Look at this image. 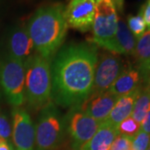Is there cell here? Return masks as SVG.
<instances>
[{
    "instance_id": "6da1fadb",
    "label": "cell",
    "mask_w": 150,
    "mask_h": 150,
    "mask_svg": "<svg viewBox=\"0 0 150 150\" xmlns=\"http://www.w3.org/2000/svg\"><path fill=\"white\" fill-rule=\"evenodd\" d=\"M94 43H71L59 49L50 64L53 103L80 105L91 94L98 61Z\"/></svg>"
},
{
    "instance_id": "7a4b0ae2",
    "label": "cell",
    "mask_w": 150,
    "mask_h": 150,
    "mask_svg": "<svg viewBox=\"0 0 150 150\" xmlns=\"http://www.w3.org/2000/svg\"><path fill=\"white\" fill-rule=\"evenodd\" d=\"M64 5L56 3L39 8L26 28L38 54L50 61L59 50L68 31Z\"/></svg>"
},
{
    "instance_id": "3957f363",
    "label": "cell",
    "mask_w": 150,
    "mask_h": 150,
    "mask_svg": "<svg viewBox=\"0 0 150 150\" xmlns=\"http://www.w3.org/2000/svg\"><path fill=\"white\" fill-rule=\"evenodd\" d=\"M25 99L34 109H42L51 100L50 61L40 54H31L24 62Z\"/></svg>"
},
{
    "instance_id": "277c9868",
    "label": "cell",
    "mask_w": 150,
    "mask_h": 150,
    "mask_svg": "<svg viewBox=\"0 0 150 150\" xmlns=\"http://www.w3.org/2000/svg\"><path fill=\"white\" fill-rule=\"evenodd\" d=\"M64 119L54 103L50 102L41 109L35 129L36 150H54L64 136Z\"/></svg>"
},
{
    "instance_id": "5b68a950",
    "label": "cell",
    "mask_w": 150,
    "mask_h": 150,
    "mask_svg": "<svg viewBox=\"0 0 150 150\" xmlns=\"http://www.w3.org/2000/svg\"><path fill=\"white\" fill-rule=\"evenodd\" d=\"M0 83L8 103L22 105L25 101L24 64L8 56L0 64Z\"/></svg>"
},
{
    "instance_id": "8992f818",
    "label": "cell",
    "mask_w": 150,
    "mask_h": 150,
    "mask_svg": "<svg viewBox=\"0 0 150 150\" xmlns=\"http://www.w3.org/2000/svg\"><path fill=\"white\" fill-rule=\"evenodd\" d=\"M118 20L117 9L112 0L97 1L92 43L103 48L117 32Z\"/></svg>"
},
{
    "instance_id": "52a82bcc",
    "label": "cell",
    "mask_w": 150,
    "mask_h": 150,
    "mask_svg": "<svg viewBox=\"0 0 150 150\" xmlns=\"http://www.w3.org/2000/svg\"><path fill=\"white\" fill-rule=\"evenodd\" d=\"M124 69L123 59L118 54L110 52L98 54L93 86L89 96L98 95L108 91Z\"/></svg>"
},
{
    "instance_id": "ba28073f",
    "label": "cell",
    "mask_w": 150,
    "mask_h": 150,
    "mask_svg": "<svg viewBox=\"0 0 150 150\" xmlns=\"http://www.w3.org/2000/svg\"><path fill=\"white\" fill-rule=\"evenodd\" d=\"M95 8V0H69L64 8L68 27L80 32L90 31L94 20Z\"/></svg>"
},
{
    "instance_id": "9c48e42d",
    "label": "cell",
    "mask_w": 150,
    "mask_h": 150,
    "mask_svg": "<svg viewBox=\"0 0 150 150\" xmlns=\"http://www.w3.org/2000/svg\"><path fill=\"white\" fill-rule=\"evenodd\" d=\"M12 139L15 150H34L35 129L31 117L24 109L13 111Z\"/></svg>"
},
{
    "instance_id": "30bf717a",
    "label": "cell",
    "mask_w": 150,
    "mask_h": 150,
    "mask_svg": "<svg viewBox=\"0 0 150 150\" xmlns=\"http://www.w3.org/2000/svg\"><path fill=\"white\" fill-rule=\"evenodd\" d=\"M101 123L82 112L73 113L69 121V134L74 150H80L95 134Z\"/></svg>"
},
{
    "instance_id": "8fae6325",
    "label": "cell",
    "mask_w": 150,
    "mask_h": 150,
    "mask_svg": "<svg viewBox=\"0 0 150 150\" xmlns=\"http://www.w3.org/2000/svg\"><path fill=\"white\" fill-rule=\"evenodd\" d=\"M118 98L119 97L108 91L89 96L80 104L81 112L102 123L108 118Z\"/></svg>"
},
{
    "instance_id": "7c38bea8",
    "label": "cell",
    "mask_w": 150,
    "mask_h": 150,
    "mask_svg": "<svg viewBox=\"0 0 150 150\" xmlns=\"http://www.w3.org/2000/svg\"><path fill=\"white\" fill-rule=\"evenodd\" d=\"M34 48L32 39L24 27H16L8 37V56L24 64Z\"/></svg>"
},
{
    "instance_id": "4fadbf2b",
    "label": "cell",
    "mask_w": 150,
    "mask_h": 150,
    "mask_svg": "<svg viewBox=\"0 0 150 150\" xmlns=\"http://www.w3.org/2000/svg\"><path fill=\"white\" fill-rule=\"evenodd\" d=\"M136 39L130 32L125 21L119 18L118 20L117 32L114 37L103 47L108 52L115 54L134 55Z\"/></svg>"
},
{
    "instance_id": "5bb4252c",
    "label": "cell",
    "mask_w": 150,
    "mask_h": 150,
    "mask_svg": "<svg viewBox=\"0 0 150 150\" xmlns=\"http://www.w3.org/2000/svg\"><path fill=\"white\" fill-rule=\"evenodd\" d=\"M134 56L141 81L148 85L150 82V29L145 31L136 42Z\"/></svg>"
},
{
    "instance_id": "9a60e30c",
    "label": "cell",
    "mask_w": 150,
    "mask_h": 150,
    "mask_svg": "<svg viewBox=\"0 0 150 150\" xmlns=\"http://www.w3.org/2000/svg\"><path fill=\"white\" fill-rule=\"evenodd\" d=\"M141 83V77L137 69L125 68L114 81L108 92L118 97L128 95L139 88Z\"/></svg>"
},
{
    "instance_id": "2e32d148",
    "label": "cell",
    "mask_w": 150,
    "mask_h": 150,
    "mask_svg": "<svg viewBox=\"0 0 150 150\" xmlns=\"http://www.w3.org/2000/svg\"><path fill=\"white\" fill-rule=\"evenodd\" d=\"M118 134V128L103 122L93 138L80 150H109Z\"/></svg>"
},
{
    "instance_id": "e0dca14e",
    "label": "cell",
    "mask_w": 150,
    "mask_h": 150,
    "mask_svg": "<svg viewBox=\"0 0 150 150\" xmlns=\"http://www.w3.org/2000/svg\"><path fill=\"white\" fill-rule=\"evenodd\" d=\"M139 91L140 87L128 95L119 97L110 114L104 122L118 128L119 123L131 116L134 109V103L139 93Z\"/></svg>"
},
{
    "instance_id": "ac0fdd59",
    "label": "cell",
    "mask_w": 150,
    "mask_h": 150,
    "mask_svg": "<svg viewBox=\"0 0 150 150\" xmlns=\"http://www.w3.org/2000/svg\"><path fill=\"white\" fill-rule=\"evenodd\" d=\"M150 108V85L140 87V91L134 105L131 117L141 123Z\"/></svg>"
},
{
    "instance_id": "d6986e66",
    "label": "cell",
    "mask_w": 150,
    "mask_h": 150,
    "mask_svg": "<svg viewBox=\"0 0 150 150\" xmlns=\"http://www.w3.org/2000/svg\"><path fill=\"white\" fill-rule=\"evenodd\" d=\"M118 130L119 134L121 135L129 138H134L140 130V123L135 121L130 116L118 124Z\"/></svg>"
},
{
    "instance_id": "ffe728a7",
    "label": "cell",
    "mask_w": 150,
    "mask_h": 150,
    "mask_svg": "<svg viewBox=\"0 0 150 150\" xmlns=\"http://www.w3.org/2000/svg\"><path fill=\"white\" fill-rule=\"evenodd\" d=\"M128 28L136 38H139L146 30V24L142 15L139 13L138 15H129L128 17Z\"/></svg>"
},
{
    "instance_id": "44dd1931",
    "label": "cell",
    "mask_w": 150,
    "mask_h": 150,
    "mask_svg": "<svg viewBox=\"0 0 150 150\" xmlns=\"http://www.w3.org/2000/svg\"><path fill=\"white\" fill-rule=\"evenodd\" d=\"M150 146V134L140 129L139 133L132 138V149L147 150Z\"/></svg>"
},
{
    "instance_id": "7402d4cb",
    "label": "cell",
    "mask_w": 150,
    "mask_h": 150,
    "mask_svg": "<svg viewBox=\"0 0 150 150\" xmlns=\"http://www.w3.org/2000/svg\"><path fill=\"white\" fill-rule=\"evenodd\" d=\"M109 150H133L132 138L118 134V137L113 141Z\"/></svg>"
},
{
    "instance_id": "603a6c76",
    "label": "cell",
    "mask_w": 150,
    "mask_h": 150,
    "mask_svg": "<svg viewBox=\"0 0 150 150\" xmlns=\"http://www.w3.org/2000/svg\"><path fill=\"white\" fill-rule=\"evenodd\" d=\"M0 136L9 143L12 137V127L4 115L0 114Z\"/></svg>"
},
{
    "instance_id": "cb8c5ba5",
    "label": "cell",
    "mask_w": 150,
    "mask_h": 150,
    "mask_svg": "<svg viewBox=\"0 0 150 150\" xmlns=\"http://www.w3.org/2000/svg\"><path fill=\"white\" fill-rule=\"evenodd\" d=\"M139 13L142 15L145 22L146 27L150 29V0H148L144 5L141 7Z\"/></svg>"
},
{
    "instance_id": "d4e9b609",
    "label": "cell",
    "mask_w": 150,
    "mask_h": 150,
    "mask_svg": "<svg viewBox=\"0 0 150 150\" xmlns=\"http://www.w3.org/2000/svg\"><path fill=\"white\" fill-rule=\"evenodd\" d=\"M140 129L145 133L150 134V108L149 112H147L144 120L140 123Z\"/></svg>"
},
{
    "instance_id": "484cf974",
    "label": "cell",
    "mask_w": 150,
    "mask_h": 150,
    "mask_svg": "<svg viewBox=\"0 0 150 150\" xmlns=\"http://www.w3.org/2000/svg\"><path fill=\"white\" fill-rule=\"evenodd\" d=\"M0 150H15L13 149V145L8 142H4L0 144Z\"/></svg>"
},
{
    "instance_id": "4316f807",
    "label": "cell",
    "mask_w": 150,
    "mask_h": 150,
    "mask_svg": "<svg viewBox=\"0 0 150 150\" xmlns=\"http://www.w3.org/2000/svg\"><path fill=\"white\" fill-rule=\"evenodd\" d=\"M113 4L116 7V9L118 8L119 11H122L123 6V0H114Z\"/></svg>"
},
{
    "instance_id": "83f0119b",
    "label": "cell",
    "mask_w": 150,
    "mask_h": 150,
    "mask_svg": "<svg viewBox=\"0 0 150 150\" xmlns=\"http://www.w3.org/2000/svg\"><path fill=\"white\" fill-rule=\"evenodd\" d=\"M4 142H7V141H5V140L4 139L0 136V144H3V143H4Z\"/></svg>"
},
{
    "instance_id": "f1b7e54d",
    "label": "cell",
    "mask_w": 150,
    "mask_h": 150,
    "mask_svg": "<svg viewBox=\"0 0 150 150\" xmlns=\"http://www.w3.org/2000/svg\"><path fill=\"white\" fill-rule=\"evenodd\" d=\"M97 1H98V0H95V2H97ZM112 2H114V0H112Z\"/></svg>"
},
{
    "instance_id": "f546056e",
    "label": "cell",
    "mask_w": 150,
    "mask_h": 150,
    "mask_svg": "<svg viewBox=\"0 0 150 150\" xmlns=\"http://www.w3.org/2000/svg\"><path fill=\"white\" fill-rule=\"evenodd\" d=\"M147 150H150V146H149V149H147Z\"/></svg>"
},
{
    "instance_id": "4dcf8cb0",
    "label": "cell",
    "mask_w": 150,
    "mask_h": 150,
    "mask_svg": "<svg viewBox=\"0 0 150 150\" xmlns=\"http://www.w3.org/2000/svg\"><path fill=\"white\" fill-rule=\"evenodd\" d=\"M148 85H150V82H149V84H148Z\"/></svg>"
}]
</instances>
